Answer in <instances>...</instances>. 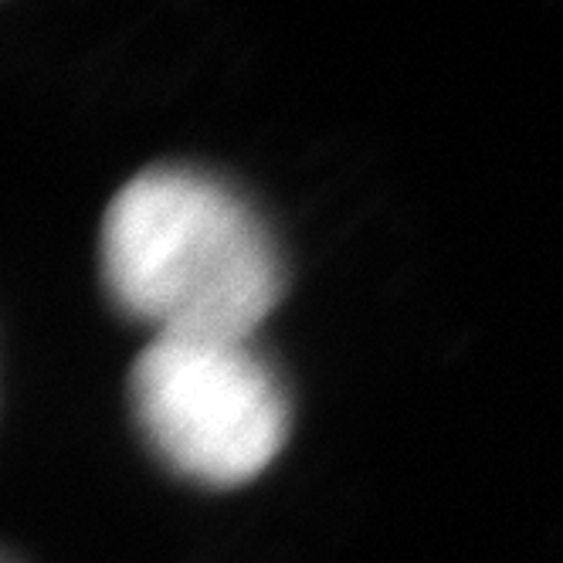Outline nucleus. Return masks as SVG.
<instances>
[{
  "instance_id": "1",
  "label": "nucleus",
  "mask_w": 563,
  "mask_h": 563,
  "mask_svg": "<svg viewBox=\"0 0 563 563\" xmlns=\"http://www.w3.org/2000/svg\"><path fill=\"white\" fill-rule=\"evenodd\" d=\"M102 275L156 336L249 340L282 296V262L258 214L214 177L174 167L112 197Z\"/></svg>"
},
{
  "instance_id": "2",
  "label": "nucleus",
  "mask_w": 563,
  "mask_h": 563,
  "mask_svg": "<svg viewBox=\"0 0 563 563\" xmlns=\"http://www.w3.org/2000/svg\"><path fill=\"white\" fill-rule=\"evenodd\" d=\"M133 415L174 472L241 486L289 438V400L249 340L153 336L130 377Z\"/></svg>"
}]
</instances>
